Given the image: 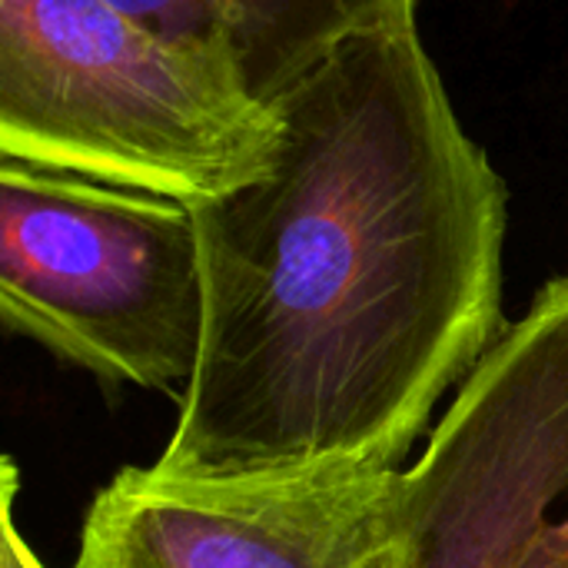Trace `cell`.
Returning a JSON list of instances; mask_svg holds the SVG:
<instances>
[{
    "instance_id": "obj_1",
    "label": "cell",
    "mask_w": 568,
    "mask_h": 568,
    "mask_svg": "<svg viewBox=\"0 0 568 568\" xmlns=\"http://www.w3.org/2000/svg\"><path fill=\"white\" fill-rule=\"evenodd\" d=\"M273 106L270 170L190 203L206 316L163 476L403 469L506 333L509 186L416 20L346 40Z\"/></svg>"
},
{
    "instance_id": "obj_2",
    "label": "cell",
    "mask_w": 568,
    "mask_h": 568,
    "mask_svg": "<svg viewBox=\"0 0 568 568\" xmlns=\"http://www.w3.org/2000/svg\"><path fill=\"white\" fill-rule=\"evenodd\" d=\"M283 120L106 0H0V156L180 203L263 176Z\"/></svg>"
},
{
    "instance_id": "obj_3",
    "label": "cell",
    "mask_w": 568,
    "mask_h": 568,
    "mask_svg": "<svg viewBox=\"0 0 568 568\" xmlns=\"http://www.w3.org/2000/svg\"><path fill=\"white\" fill-rule=\"evenodd\" d=\"M193 210L0 156V320L103 383L186 386L203 346Z\"/></svg>"
},
{
    "instance_id": "obj_4",
    "label": "cell",
    "mask_w": 568,
    "mask_h": 568,
    "mask_svg": "<svg viewBox=\"0 0 568 568\" xmlns=\"http://www.w3.org/2000/svg\"><path fill=\"white\" fill-rule=\"evenodd\" d=\"M566 513L568 276H556L406 469L399 568H532Z\"/></svg>"
},
{
    "instance_id": "obj_5",
    "label": "cell",
    "mask_w": 568,
    "mask_h": 568,
    "mask_svg": "<svg viewBox=\"0 0 568 568\" xmlns=\"http://www.w3.org/2000/svg\"><path fill=\"white\" fill-rule=\"evenodd\" d=\"M406 469L180 479L120 469L70 568H399Z\"/></svg>"
},
{
    "instance_id": "obj_6",
    "label": "cell",
    "mask_w": 568,
    "mask_h": 568,
    "mask_svg": "<svg viewBox=\"0 0 568 568\" xmlns=\"http://www.w3.org/2000/svg\"><path fill=\"white\" fill-rule=\"evenodd\" d=\"M156 37L230 63L276 103L346 40L416 20L419 0H106Z\"/></svg>"
},
{
    "instance_id": "obj_7",
    "label": "cell",
    "mask_w": 568,
    "mask_h": 568,
    "mask_svg": "<svg viewBox=\"0 0 568 568\" xmlns=\"http://www.w3.org/2000/svg\"><path fill=\"white\" fill-rule=\"evenodd\" d=\"M17 489L20 473L7 456L0 469V568H47L17 526Z\"/></svg>"
},
{
    "instance_id": "obj_8",
    "label": "cell",
    "mask_w": 568,
    "mask_h": 568,
    "mask_svg": "<svg viewBox=\"0 0 568 568\" xmlns=\"http://www.w3.org/2000/svg\"><path fill=\"white\" fill-rule=\"evenodd\" d=\"M532 568H568V513L566 519L559 523V529L549 536L546 549L539 552V559H536Z\"/></svg>"
}]
</instances>
